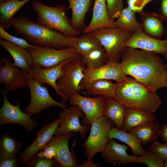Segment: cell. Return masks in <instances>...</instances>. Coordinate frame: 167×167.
<instances>
[{
    "label": "cell",
    "instance_id": "1",
    "mask_svg": "<svg viewBox=\"0 0 167 167\" xmlns=\"http://www.w3.org/2000/svg\"><path fill=\"white\" fill-rule=\"evenodd\" d=\"M120 62L123 72L152 91L167 87V72L162 60L153 52L128 47Z\"/></svg>",
    "mask_w": 167,
    "mask_h": 167
},
{
    "label": "cell",
    "instance_id": "2",
    "mask_svg": "<svg viewBox=\"0 0 167 167\" xmlns=\"http://www.w3.org/2000/svg\"><path fill=\"white\" fill-rule=\"evenodd\" d=\"M11 26L24 39L34 45L57 49L75 47L79 37H70L44 25L33 22L27 17H13Z\"/></svg>",
    "mask_w": 167,
    "mask_h": 167
},
{
    "label": "cell",
    "instance_id": "3",
    "mask_svg": "<svg viewBox=\"0 0 167 167\" xmlns=\"http://www.w3.org/2000/svg\"><path fill=\"white\" fill-rule=\"evenodd\" d=\"M116 99L126 108L156 112L162 104L156 92L152 91L135 79L127 77L117 83Z\"/></svg>",
    "mask_w": 167,
    "mask_h": 167
},
{
    "label": "cell",
    "instance_id": "4",
    "mask_svg": "<svg viewBox=\"0 0 167 167\" xmlns=\"http://www.w3.org/2000/svg\"><path fill=\"white\" fill-rule=\"evenodd\" d=\"M32 8L36 13V23L68 36L80 35L81 31L75 29L71 24V20L66 14L68 9L65 5L58 4L55 7H51L42 4L39 0H34Z\"/></svg>",
    "mask_w": 167,
    "mask_h": 167
},
{
    "label": "cell",
    "instance_id": "5",
    "mask_svg": "<svg viewBox=\"0 0 167 167\" xmlns=\"http://www.w3.org/2000/svg\"><path fill=\"white\" fill-rule=\"evenodd\" d=\"M133 32L118 27L102 28L87 34L100 41L105 51L106 63L111 61L119 62L126 48L122 45L129 39Z\"/></svg>",
    "mask_w": 167,
    "mask_h": 167
},
{
    "label": "cell",
    "instance_id": "6",
    "mask_svg": "<svg viewBox=\"0 0 167 167\" xmlns=\"http://www.w3.org/2000/svg\"><path fill=\"white\" fill-rule=\"evenodd\" d=\"M81 58L71 59L64 64L62 68V75L57 80L59 95L64 104L67 102L69 96L72 92L85 94L81 90L80 84L86 67Z\"/></svg>",
    "mask_w": 167,
    "mask_h": 167
},
{
    "label": "cell",
    "instance_id": "7",
    "mask_svg": "<svg viewBox=\"0 0 167 167\" xmlns=\"http://www.w3.org/2000/svg\"><path fill=\"white\" fill-rule=\"evenodd\" d=\"M114 124L110 119L104 117L92 122L89 135L82 144L87 160L93 159L96 154L104 149L109 140V133L114 127Z\"/></svg>",
    "mask_w": 167,
    "mask_h": 167
},
{
    "label": "cell",
    "instance_id": "8",
    "mask_svg": "<svg viewBox=\"0 0 167 167\" xmlns=\"http://www.w3.org/2000/svg\"><path fill=\"white\" fill-rule=\"evenodd\" d=\"M31 53L33 65L48 68L56 66L66 60L81 58L75 47L57 49L49 46H39L27 49Z\"/></svg>",
    "mask_w": 167,
    "mask_h": 167
},
{
    "label": "cell",
    "instance_id": "9",
    "mask_svg": "<svg viewBox=\"0 0 167 167\" xmlns=\"http://www.w3.org/2000/svg\"><path fill=\"white\" fill-rule=\"evenodd\" d=\"M27 87L30 89L31 98L24 112L30 116L39 113L44 109L53 106H57L63 109L67 107L65 104L54 100L49 95L47 88L42 86L35 79L28 78Z\"/></svg>",
    "mask_w": 167,
    "mask_h": 167
},
{
    "label": "cell",
    "instance_id": "10",
    "mask_svg": "<svg viewBox=\"0 0 167 167\" xmlns=\"http://www.w3.org/2000/svg\"><path fill=\"white\" fill-rule=\"evenodd\" d=\"M70 103L78 106L85 116L82 124L90 126L94 120L103 117L105 106V97L99 96L96 97L83 96L76 92L71 93L68 97Z\"/></svg>",
    "mask_w": 167,
    "mask_h": 167
},
{
    "label": "cell",
    "instance_id": "11",
    "mask_svg": "<svg viewBox=\"0 0 167 167\" xmlns=\"http://www.w3.org/2000/svg\"><path fill=\"white\" fill-rule=\"evenodd\" d=\"M2 93L3 103L0 110V125L15 123L22 126L28 131L33 130L37 125V121L20 109L19 101L16 105H13L8 101L7 93L4 90Z\"/></svg>",
    "mask_w": 167,
    "mask_h": 167
},
{
    "label": "cell",
    "instance_id": "12",
    "mask_svg": "<svg viewBox=\"0 0 167 167\" xmlns=\"http://www.w3.org/2000/svg\"><path fill=\"white\" fill-rule=\"evenodd\" d=\"M63 110L59 114L58 126L55 136L68 132L74 133L75 134L79 132L81 138L83 139L86 135L90 126L81 125L80 122L79 118H84L85 116L82 110L75 105Z\"/></svg>",
    "mask_w": 167,
    "mask_h": 167
},
{
    "label": "cell",
    "instance_id": "13",
    "mask_svg": "<svg viewBox=\"0 0 167 167\" xmlns=\"http://www.w3.org/2000/svg\"><path fill=\"white\" fill-rule=\"evenodd\" d=\"M27 72L15 66L11 60L3 58L0 60V83L7 93L27 87Z\"/></svg>",
    "mask_w": 167,
    "mask_h": 167
},
{
    "label": "cell",
    "instance_id": "14",
    "mask_svg": "<svg viewBox=\"0 0 167 167\" xmlns=\"http://www.w3.org/2000/svg\"><path fill=\"white\" fill-rule=\"evenodd\" d=\"M59 121L58 118L40 128L35 140L20 154L18 158L20 163L26 164L49 143L55 133Z\"/></svg>",
    "mask_w": 167,
    "mask_h": 167
},
{
    "label": "cell",
    "instance_id": "15",
    "mask_svg": "<svg viewBox=\"0 0 167 167\" xmlns=\"http://www.w3.org/2000/svg\"><path fill=\"white\" fill-rule=\"evenodd\" d=\"M84 74L81 84L101 79L113 80L119 83L124 81L127 77L123 72L120 62L116 61L107 62L96 69L86 68Z\"/></svg>",
    "mask_w": 167,
    "mask_h": 167
},
{
    "label": "cell",
    "instance_id": "16",
    "mask_svg": "<svg viewBox=\"0 0 167 167\" xmlns=\"http://www.w3.org/2000/svg\"><path fill=\"white\" fill-rule=\"evenodd\" d=\"M122 45L125 48L139 49L162 54L165 56L167 54V38L164 40L156 39L146 33L142 30L134 32Z\"/></svg>",
    "mask_w": 167,
    "mask_h": 167
},
{
    "label": "cell",
    "instance_id": "17",
    "mask_svg": "<svg viewBox=\"0 0 167 167\" xmlns=\"http://www.w3.org/2000/svg\"><path fill=\"white\" fill-rule=\"evenodd\" d=\"M71 59L64 61L58 65L50 68H45L38 65H33L32 68L27 72V77L35 79L41 85L45 84L49 85L59 95V92L57 81L62 75V66Z\"/></svg>",
    "mask_w": 167,
    "mask_h": 167
},
{
    "label": "cell",
    "instance_id": "18",
    "mask_svg": "<svg viewBox=\"0 0 167 167\" xmlns=\"http://www.w3.org/2000/svg\"><path fill=\"white\" fill-rule=\"evenodd\" d=\"M128 147L117 142L114 139L109 140L101 155L108 164L115 165L131 163L135 156L129 155L127 152Z\"/></svg>",
    "mask_w": 167,
    "mask_h": 167
},
{
    "label": "cell",
    "instance_id": "19",
    "mask_svg": "<svg viewBox=\"0 0 167 167\" xmlns=\"http://www.w3.org/2000/svg\"><path fill=\"white\" fill-rule=\"evenodd\" d=\"M115 21L110 17L105 0H94L92 17L89 25L82 31L87 33L102 28H116Z\"/></svg>",
    "mask_w": 167,
    "mask_h": 167
},
{
    "label": "cell",
    "instance_id": "20",
    "mask_svg": "<svg viewBox=\"0 0 167 167\" xmlns=\"http://www.w3.org/2000/svg\"><path fill=\"white\" fill-rule=\"evenodd\" d=\"M73 135V132H68L57 136V153L54 159L60 167H78L75 154L69 148V140Z\"/></svg>",
    "mask_w": 167,
    "mask_h": 167
},
{
    "label": "cell",
    "instance_id": "21",
    "mask_svg": "<svg viewBox=\"0 0 167 167\" xmlns=\"http://www.w3.org/2000/svg\"><path fill=\"white\" fill-rule=\"evenodd\" d=\"M0 45L13 58V65L28 72L32 68L33 62L31 53L27 49L22 48L4 40L0 39Z\"/></svg>",
    "mask_w": 167,
    "mask_h": 167
},
{
    "label": "cell",
    "instance_id": "22",
    "mask_svg": "<svg viewBox=\"0 0 167 167\" xmlns=\"http://www.w3.org/2000/svg\"><path fill=\"white\" fill-rule=\"evenodd\" d=\"M117 83L110 80L98 79L80 85L81 90H84L85 94L90 95L102 96L104 97L116 98Z\"/></svg>",
    "mask_w": 167,
    "mask_h": 167
},
{
    "label": "cell",
    "instance_id": "23",
    "mask_svg": "<svg viewBox=\"0 0 167 167\" xmlns=\"http://www.w3.org/2000/svg\"><path fill=\"white\" fill-rule=\"evenodd\" d=\"M156 117L153 113L144 111L126 108L122 126L121 129L129 131L142 125L155 122Z\"/></svg>",
    "mask_w": 167,
    "mask_h": 167
},
{
    "label": "cell",
    "instance_id": "24",
    "mask_svg": "<svg viewBox=\"0 0 167 167\" xmlns=\"http://www.w3.org/2000/svg\"><path fill=\"white\" fill-rule=\"evenodd\" d=\"M68 9L72 11L71 24L75 29L81 31L86 27L84 23L86 15L89 9L92 0H67Z\"/></svg>",
    "mask_w": 167,
    "mask_h": 167
},
{
    "label": "cell",
    "instance_id": "25",
    "mask_svg": "<svg viewBox=\"0 0 167 167\" xmlns=\"http://www.w3.org/2000/svg\"><path fill=\"white\" fill-rule=\"evenodd\" d=\"M126 109L116 98L105 97L103 117L111 120L118 128L122 127Z\"/></svg>",
    "mask_w": 167,
    "mask_h": 167
},
{
    "label": "cell",
    "instance_id": "26",
    "mask_svg": "<svg viewBox=\"0 0 167 167\" xmlns=\"http://www.w3.org/2000/svg\"><path fill=\"white\" fill-rule=\"evenodd\" d=\"M141 20L143 29L148 35L154 37H161L163 35L165 28L163 17L155 13H147L142 11Z\"/></svg>",
    "mask_w": 167,
    "mask_h": 167
},
{
    "label": "cell",
    "instance_id": "27",
    "mask_svg": "<svg viewBox=\"0 0 167 167\" xmlns=\"http://www.w3.org/2000/svg\"><path fill=\"white\" fill-rule=\"evenodd\" d=\"M159 127L158 123L154 122L140 125L128 132L141 143L147 145L155 141L159 137Z\"/></svg>",
    "mask_w": 167,
    "mask_h": 167
},
{
    "label": "cell",
    "instance_id": "28",
    "mask_svg": "<svg viewBox=\"0 0 167 167\" xmlns=\"http://www.w3.org/2000/svg\"><path fill=\"white\" fill-rule=\"evenodd\" d=\"M109 139H116L126 143L131 150L132 153L135 156H141L145 154L146 150L142 147L141 143L134 136L117 127H113L108 135Z\"/></svg>",
    "mask_w": 167,
    "mask_h": 167
},
{
    "label": "cell",
    "instance_id": "29",
    "mask_svg": "<svg viewBox=\"0 0 167 167\" xmlns=\"http://www.w3.org/2000/svg\"><path fill=\"white\" fill-rule=\"evenodd\" d=\"M30 0H6L0 3V26L4 29L9 28L15 14Z\"/></svg>",
    "mask_w": 167,
    "mask_h": 167
},
{
    "label": "cell",
    "instance_id": "30",
    "mask_svg": "<svg viewBox=\"0 0 167 167\" xmlns=\"http://www.w3.org/2000/svg\"><path fill=\"white\" fill-rule=\"evenodd\" d=\"M22 148L19 141L7 133H3L0 139V160L16 157Z\"/></svg>",
    "mask_w": 167,
    "mask_h": 167
},
{
    "label": "cell",
    "instance_id": "31",
    "mask_svg": "<svg viewBox=\"0 0 167 167\" xmlns=\"http://www.w3.org/2000/svg\"><path fill=\"white\" fill-rule=\"evenodd\" d=\"M135 13L128 7L123 8L117 20L115 21L116 27L134 32L143 30V25L137 21Z\"/></svg>",
    "mask_w": 167,
    "mask_h": 167
},
{
    "label": "cell",
    "instance_id": "32",
    "mask_svg": "<svg viewBox=\"0 0 167 167\" xmlns=\"http://www.w3.org/2000/svg\"><path fill=\"white\" fill-rule=\"evenodd\" d=\"M102 47L97 39L87 33H83L79 37L75 47L77 52L81 56Z\"/></svg>",
    "mask_w": 167,
    "mask_h": 167
},
{
    "label": "cell",
    "instance_id": "33",
    "mask_svg": "<svg viewBox=\"0 0 167 167\" xmlns=\"http://www.w3.org/2000/svg\"><path fill=\"white\" fill-rule=\"evenodd\" d=\"M81 59L86 68H98L106 63L105 50L103 47L95 49L82 55Z\"/></svg>",
    "mask_w": 167,
    "mask_h": 167
},
{
    "label": "cell",
    "instance_id": "34",
    "mask_svg": "<svg viewBox=\"0 0 167 167\" xmlns=\"http://www.w3.org/2000/svg\"><path fill=\"white\" fill-rule=\"evenodd\" d=\"M164 161L148 147L143 155L135 156L131 163L144 164L148 167H164Z\"/></svg>",
    "mask_w": 167,
    "mask_h": 167
},
{
    "label": "cell",
    "instance_id": "35",
    "mask_svg": "<svg viewBox=\"0 0 167 167\" xmlns=\"http://www.w3.org/2000/svg\"><path fill=\"white\" fill-rule=\"evenodd\" d=\"M0 38L19 47L25 49L36 46L29 44L25 39L15 37L9 34L0 26Z\"/></svg>",
    "mask_w": 167,
    "mask_h": 167
},
{
    "label": "cell",
    "instance_id": "36",
    "mask_svg": "<svg viewBox=\"0 0 167 167\" xmlns=\"http://www.w3.org/2000/svg\"><path fill=\"white\" fill-rule=\"evenodd\" d=\"M58 166L57 162L54 159H49L44 157L38 156L36 154L26 164L25 167H53Z\"/></svg>",
    "mask_w": 167,
    "mask_h": 167
},
{
    "label": "cell",
    "instance_id": "37",
    "mask_svg": "<svg viewBox=\"0 0 167 167\" xmlns=\"http://www.w3.org/2000/svg\"><path fill=\"white\" fill-rule=\"evenodd\" d=\"M124 0H105L107 10L113 20L117 18L123 9Z\"/></svg>",
    "mask_w": 167,
    "mask_h": 167
},
{
    "label": "cell",
    "instance_id": "38",
    "mask_svg": "<svg viewBox=\"0 0 167 167\" xmlns=\"http://www.w3.org/2000/svg\"><path fill=\"white\" fill-rule=\"evenodd\" d=\"M57 136H53L49 143L36 154V155L50 159H54L57 153Z\"/></svg>",
    "mask_w": 167,
    "mask_h": 167
},
{
    "label": "cell",
    "instance_id": "39",
    "mask_svg": "<svg viewBox=\"0 0 167 167\" xmlns=\"http://www.w3.org/2000/svg\"><path fill=\"white\" fill-rule=\"evenodd\" d=\"M152 150L164 161L167 160V143L155 141L150 146Z\"/></svg>",
    "mask_w": 167,
    "mask_h": 167
},
{
    "label": "cell",
    "instance_id": "40",
    "mask_svg": "<svg viewBox=\"0 0 167 167\" xmlns=\"http://www.w3.org/2000/svg\"><path fill=\"white\" fill-rule=\"evenodd\" d=\"M128 7L135 12L140 13L145 5L142 0H127Z\"/></svg>",
    "mask_w": 167,
    "mask_h": 167
},
{
    "label": "cell",
    "instance_id": "41",
    "mask_svg": "<svg viewBox=\"0 0 167 167\" xmlns=\"http://www.w3.org/2000/svg\"><path fill=\"white\" fill-rule=\"evenodd\" d=\"M20 163L18 157L9 158L0 160V167H16Z\"/></svg>",
    "mask_w": 167,
    "mask_h": 167
},
{
    "label": "cell",
    "instance_id": "42",
    "mask_svg": "<svg viewBox=\"0 0 167 167\" xmlns=\"http://www.w3.org/2000/svg\"><path fill=\"white\" fill-rule=\"evenodd\" d=\"M159 136L163 143H167V122L163 124L159 129Z\"/></svg>",
    "mask_w": 167,
    "mask_h": 167
},
{
    "label": "cell",
    "instance_id": "43",
    "mask_svg": "<svg viewBox=\"0 0 167 167\" xmlns=\"http://www.w3.org/2000/svg\"><path fill=\"white\" fill-rule=\"evenodd\" d=\"M161 13L164 21L167 20V0H161Z\"/></svg>",
    "mask_w": 167,
    "mask_h": 167
},
{
    "label": "cell",
    "instance_id": "44",
    "mask_svg": "<svg viewBox=\"0 0 167 167\" xmlns=\"http://www.w3.org/2000/svg\"><path fill=\"white\" fill-rule=\"evenodd\" d=\"M92 159L87 160L78 165V167H99L101 166L99 163H93Z\"/></svg>",
    "mask_w": 167,
    "mask_h": 167
},
{
    "label": "cell",
    "instance_id": "45",
    "mask_svg": "<svg viewBox=\"0 0 167 167\" xmlns=\"http://www.w3.org/2000/svg\"><path fill=\"white\" fill-rule=\"evenodd\" d=\"M153 0H142L145 5L147 3L152 1Z\"/></svg>",
    "mask_w": 167,
    "mask_h": 167
},
{
    "label": "cell",
    "instance_id": "46",
    "mask_svg": "<svg viewBox=\"0 0 167 167\" xmlns=\"http://www.w3.org/2000/svg\"><path fill=\"white\" fill-rule=\"evenodd\" d=\"M164 167H167V160L164 161Z\"/></svg>",
    "mask_w": 167,
    "mask_h": 167
},
{
    "label": "cell",
    "instance_id": "47",
    "mask_svg": "<svg viewBox=\"0 0 167 167\" xmlns=\"http://www.w3.org/2000/svg\"><path fill=\"white\" fill-rule=\"evenodd\" d=\"M164 66L165 69L167 70V63L165 64H164Z\"/></svg>",
    "mask_w": 167,
    "mask_h": 167
},
{
    "label": "cell",
    "instance_id": "48",
    "mask_svg": "<svg viewBox=\"0 0 167 167\" xmlns=\"http://www.w3.org/2000/svg\"><path fill=\"white\" fill-rule=\"evenodd\" d=\"M6 0H0V3H2L5 1H6Z\"/></svg>",
    "mask_w": 167,
    "mask_h": 167
},
{
    "label": "cell",
    "instance_id": "49",
    "mask_svg": "<svg viewBox=\"0 0 167 167\" xmlns=\"http://www.w3.org/2000/svg\"><path fill=\"white\" fill-rule=\"evenodd\" d=\"M165 59L167 60V54L165 56Z\"/></svg>",
    "mask_w": 167,
    "mask_h": 167
},
{
    "label": "cell",
    "instance_id": "50",
    "mask_svg": "<svg viewBox=\"0 0 167 167\" xmlns=\"http://www.w3.org/2000/svg\"></svg>",
    "mask_w": 167,
    "mask_h": 167
}]
</instances>
